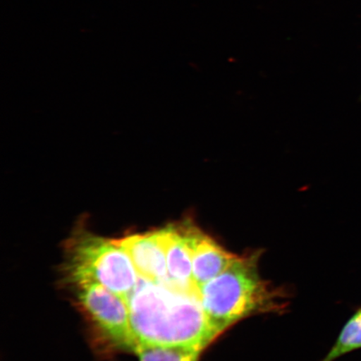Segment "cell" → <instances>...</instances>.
Returning a JSON list of instances; mask_svg holds the SVG:
<instances>
[{"label": "cell", "mask_w": 361, "mask_h": 361, "mask_svg": "<svg viewBox=\"0 0 361 361\" xmlns=\"http://www.w3.org/2000/svg\"><path fill=\"white\" fill-rule=\"evenodd\" d=\"M116 241L128 252L140 276L154 282L169 281L164 228Z\"/></svg>", "instance_id": "5b68a950"}, {"label": "cell", "mask_w": 361, "mask_h": 361, "mask_svg": "<svg viewBox=\"0 0 361 361\" xmlns=\"http://www.w3.org/2000/svg\"><path fill=\"white\" fill-rule=\"evenodd\" d=\"M361 348V308L345 324L335 345L322 361H335L350 352Z\"/></svg>", "instance_id": "9c48e42d"}, {"label": "cell", "mask_w": 361, "mask_h": 361, "mask_svg": "<svg viewBox=\"0 0 361 361\" xmlns=\"http://www.w3.org/2000/svg\"><path fill=\"white\" fill-rule=\"evenodd\" d=\"M79 300L94 322L116 345L135 351L137 346L124 298L101 284H76Z\"/></svg>", "instance_id": "277c9868"}, {"label": "cell", "mask_w": 361, "mask_h": 361, "mask_svg": "<svg viewBox=\"0 0 361 361\" xmlns=\"http://www.w3.org/2000/svg\"><path fill=\"white\" fill-rule=\"evenodd\" d=\"M137 345L191 346L204 350L218 336L202 309L198 290H184L168 281L138 277L126 298Z\"/></svg>", "instance_id": "6da1fadb"}, {"label": "cell", "mask_w": 361, "mask_h": 361, "mask_svg": "<svg viewBox=\"0 0 361 361\" xmlns=\"http://www.w3.org/2000/svg\"><path fill=\"white\" fill-rule=\"evenodd\" d=\"M70 276L75 284L94 283L126 298L137 286L139 274L116 240L82 233L72 246Z\"/></svg>", "instance_id": "3957f363"}, {"label": "cell", "mask_w": 361, "mask_h": 361, "mask_svg": "<svg viewBox=\"0 0 361 361\" xmlns=\"http://www.w3.org/2000/svg\"><path fill=\"white\" fill-rule=\"evenodd\" d=\"M202 350L191 346L137 345L140 361H197Z\"/></svg>", "instance_id": "ba28073f"}, {"label": "cell", "mask_w": 361, "mask_h": 361, "mask_svg": "<svg viewBox=\"0 0 361 361\" xmlns=\"http://www.w3.org/2000/svg\"><path fill=\"white\" fill-rule=\"evenodd\" d=\"M191 248L192 279L197 290L238 259L194 224L191 229Z\"/></svg>", "instance_id": "52a82bcc"}, {"label": "cell", "mask_w": 361, "mask_h": 361, "mask_svg": "<svg viewBox=\"0 0 361 361\" xmlns=\"http://www.w3.org/2000/svg\"><path fill=\"white\" fill-rule=\"evenodd\" d=\"M192 224L190 221H185L164 228L169 277L176 286L189 291L198 290L192 279Z\"/></svg>", "instance_id": "8992f818"}, {"label": "cell", "mask_w": 361, "mask_h": 361, "mask_svg": "<svg viewBox=\"0 0 361 361\" xmlns=\"http://www.w3.org/2000/svg\"><path fill=\"white\" fill-rule=\"evenodd\" d=\"M200 299L216 336L247 316L277 309V295L259 276L256 260L241 258L200 288Z\"/></svg>", "instance_id": "7a4b0ae2"}]
</instances>
